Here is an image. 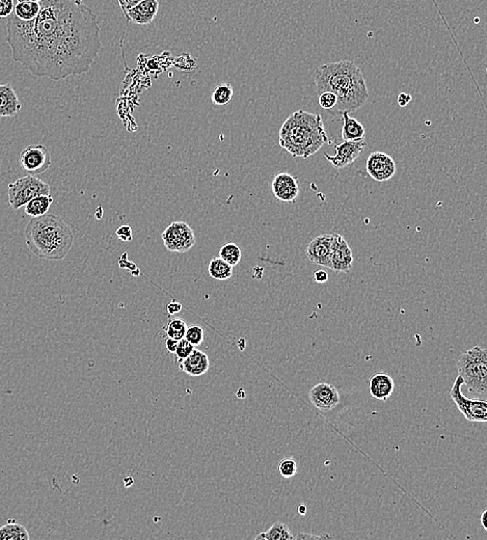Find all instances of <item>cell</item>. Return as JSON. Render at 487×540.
I'll list each match as a JSON object with an SVG mask.
<instances>
[{"instance_id": "1", "label": "cell", "mask_w": 487, "mask_h": 540, "mask_svg": "<svg viewBox=\"0 0 487 540\" xmlns=\"http://www.w3.org/2000/svg\"><path fill=\"white\" fill-rule=\"evenodd\" d=\"M40 6L33 20L8 17L13 61L34 76L54 81L87 73L103 48L97 15L74 0H42Z\"/></svg>"}, {"instance_id": "2", "label": "cell", "mask_w": 487, "mask_h": 540, "mask_svg": "<svg viewBox=\"0 0 487 540\" xmlns=\"http://www.w3.org/2000/svg\"><path fill=\"white\" fill-rule=\"evenodd\" d=\"M318 95L332 92L337 96V104L330 115L354 113L366 104L368 87L362 70L351 61H340L320 66L315 73Z\"/></svg>"}, {"instance_id": "3", "label": "cell", "mask_w": 487, "mask_h": 540, "mask_svg": "<svg viewBox=\"0 0 487 540\" xmlns=\"http://www.w3.org/2000/svg\"><path fill=\"white\" fill-rule=\"evenodd\" d=\"M24 237L31 252L45 260H63L74 243L71 227L54 214L31 218L25 229Z\"/></svg>"}, {"instance_id": "4", "label": "cell", "mask_w": 487, "mask_h": 540, "mask_svg": "<svg viewBox=\"0 0 487 540\" xmlns=\"http://www.w3.org/2000/svg\"><path fill=\"white\" fill-rule=\"evenodd\" d=\"M279 145L294 158H309L324 145H332L321 115L309 111H296L284 122L279 130Z\"/></svg>"}, {"instance_id": "5", "label": "cell", "mask_w": 487, "mask_h": 540, "mask_svg": "<svg viewBox=\"0 0 487 540\" xmlns=\"http://www.w3.org/2000/svg\"><path fill=\"white\" fill-rule=\"evenodd\" d=\"M458 375L463 379V385L472 393L480 397H486L487 394V351L480 346L461 353L457 362Z\"/></svg>"}, {"instance_id": "6", "label": "cell", "mask_w": 487, "mask_h": 540, "mask_svg": "<svg viewBox=\"0 0 487 540\" xmlns=\"http://www.w3.org/2000/svg\"><path fill=\"white\" fill-rule=\"evenodd\" d=\"M42 194H50V186L33 175L19 178L8 186V204L13 210H19L31 199Z\"/></svg>"}, {"instance_id": "7", "label": "cell", "mask_w": 487, "mask_h": 540, "mask_svg": "<svg viewBox=\"0 0 487 540\" xmlns=\"http://www.w3.org/2000/svg\"><path fill=\"white\" fill-rule=\"evenodd\" d=\"M463 379L460 375L455 378L450 395L458 411L470 422H487V400L481 398L465 397L463 393Z\"/></svg>"}, {"instance_id": "8", "label": "cell", "mask_w": 487, "mask_h": 540, "mask_svg": "<svg viewBox=\"0 0 487 540\" xmlns=\"http://www.w3.org/2000/svg\"><path fill=\"white\" fill-rule=\"evenodd\" d=\"M161 237L168 252L187 253L196 244L194 231L185 222H172Z\"/></svg>"}, {"instance_id": "9", "label": "cell", "mask_w": 487, "mask_h": 540, "mask_svg": "<svg viewBox=\"0 0 487 540\" xmlns=\"http://www.w3.org/2000/svg\"><path fill=\"white\" fill-rule=\"evenodd\" d=\"M19 164L29 175H40L50 168L52 164L50 151L44 145H29L21 152Z\"/></svg>"}, {"instance_id": "10", "label": "cell", "mask_w": 487, "mask_h": 540, "mask_svg": "<svg viewBox=\"0 0 487 540\" xmlns=\"http://www.w3.org/2000/svg\"><path fill=\"white\" fill-rule=\"evenodd\" d=\"M368 175L376 182L384 183L394 177L397 171L396 162L384 152L376 151L368 156L366 162Z\"/></svg>"}, {"instance_id": "11", "label": "cell", "mask_w": 487, "mask_h": 540, "mask_svg": "<svg viewBox=\"0 0 487 540\" xmlns=\"http://www.w3.org/2000/svg\"><path fill=\"white\" fill-rule=\"evenodd\" d=\"M333 243L334 233H324L314 238L307 248V257L310 262L330 269Z\"/></svg>"}, {"instance_id": "12", "label": "cell", "mask_w": 487, "mask_h": 540, "mask_svg": "<svg viewBox=\"0 0 487 540\" xmlns=\"http://www.w3.org/2000/svg\"><path fill=\"white\" fill-rule=\"evenodd\" d=\"M365 148H366L365 141H343V143L340 145H335L336 155L332 156L324 153V157L335 169H344L354 164L361 153L364 151Z\"/></svg>"}, {"instance_id": "13", "label": "cell", "mask_w": 487, "mask_h": 540, "mask_svg": "<svg viewBox=\"0 0 487 540\" xmlns=\"http://www.w3.org/2000/svg\"><path fill=\"white\" fill-rule=\"evenodd\" d=\"M271 190L277 200L286 203H294L300 194L298 178L291 173H277L271 183Z\"/></svg>"}, {"instance_id": "14", "label": "cell", "mask_w": 487, "mask_h": 540, "mask_svg": "<svg viewBox=\"0 0 487 540\" xmlns=\"http://www.w3.org/2000/svg\"><path fill=\"white\" fill-rule=\"evenodd\" d=\"M352 267H354V254L349 244L342 235L334 233L330 269L337 273H341V272L347 273L351 270Z\"/></svg>"}, {"instance_id": "15", "label": "cell", "mask_w": 487, "mask_h": 540, "mask_svg": "<svg viewBox=\"0 0 487 540\" xmlns=\"http://www.w3.org/2000/svg\"><path fill=\"white\" fill-rule=\"evenodd\" d=\"M312 404L321 411H330L340 404L339 391L328 383H320L314 385L309 392Z\"/></svg>"}, {"instance_id": "16", "label": "cell", "mask_w": 487, "mask_h": 540, "mask_svg": "<svg viewBox=\"0 0 487 540\" xmlns=\"http://www.w3.org/2000/svg\"><path fill=\"white\" fill-rule=\"evenodd\" d=\"M159 10L158 0H142L140 3L127 10V21L138 25H149L153 22Z\"/></svg>"}, {"instance_id": "17", "label": "cell", "mask_w": 487, "mask_h": 540, "mask_svg": "<svg viewBox=\"0 0 487 540\" xmlns=\"http://www.w3.org/2000/svg\"><path fill=\"white\" fill-rule=\"evenodd\" d=\"M395 390V381L386 372H376L369 378V392L375 399L386 402Z\"/></svg>"}, {"instance_id": "18", "label": "cell", "mask_w": 487, "mask_h": 540, "mask_svg": "<svg viewBox=\"0 0 487 540\" xmlns=\"http://www.w3.org/2000/svg\"><path fill=\"white\" fill-rule=\"evenodd\" d=\"M22 108L14 87L10 83L0 85V118H12Z\"/></svg>"}, {"instance_id": "19", "label": "cell", "mask_w": 487, "mask_h": 540, "mask_svg": "<svg viewBox=\"0 0 487 540\" xmlns=\"http://www.w3.org/2000/svg\"><path fill=\"white\" fill-rule=\"evenodd\" d=\"M180 369L190 376H202L210 368V360L203 351L194 349L182 361H179Z\"/></svg>"}, {"instance_id": "20", "label": "cell", "mask_w": 487, "mask_h": 540, "mask_svg": "<svg viewBox=\"0 0 487 540\" xmlns=\"http://www.w3.org/2000/svg\"><path fill=\"white\" fill-rule=\"evenodd\" d=\"M342 115H343V128H342L343 141H365L366 132L363 124L354 118L350 117L349 113H343Z\"/></svg>"}, {"instance_id": "21", "label": "cell", "mask_w": 487, "mask_h": 540, "mask_svg": "<svg viewBox=\"0 0 487 540\" xmlns=\"http://www.w3.org/2000/svg\"><path fill=\"white\" fill-rule=\"evenodd\" d=\"M52 203L53 197L51 194H42V196H38L36 198L31 199L23 207H24L25 214L34 218L47 214Z\"/></svg>"}, {"instance_id": "22", "label": "cell", "mask_w": 487, "mask_h": 540, "mask_svg": "<svg viewBox=\"0 0 487 540\" xmlns=\"http://www.w3.org/2000/svg\"><path fill=\"white\" fill-rule=\"evenodd\" d=\"M29 531L22 525L8 522L0 528V540H29Z\"/></svg>"}, {"instance_id": "23", "label": "cell", "mask_w": 487, "mask_h": 540, "mask_svg": "<svg viewBox=\"0 0 487 540\" xmlns=\"http://www.w3.org/2000/svg\"><path fill=\"white\" fill-rule=\"evenodd\" d=\"M256 539L291 540L294 539V537L290 532V529L284 523L275 522L268 530L257 535Z\"/></svg>"}, {"instance_id": "24", "label": "cell", "mask_w": 487, "mask_h": 540, "mask_svg": "<svg viewBox=\"0 0 487 540\" xmlns=\"http://www.w3.org/2000/svg\"><path fill=\"white\" fill-rule=\"evenodd\" d=\"M208 273L211 278L217 280H226L233 274V267L221 258H213L209 263Z\"/></svg>"}, {"instance_id": "25", "label": "cell", "mask_w": 487, "mask_h": 540, "mask_svg": "<svg viewBox=\"0 0 487 540\" xmlns=\"http://www.w3.org/2000/svg\"><path fill=\"white\" fill-rule=\"evenodd\" d=\"M40 10V2H18V4L15 6L14 14L19 20L31 21L38 16Z\"/></svg>"}, {"instance_id": "26", "label": "cell", "mask_w": 487, "mask_h": 540, "mask_svg": "<svg viewBox=\"0 0 487 540\" xmlns=\"http://www.w3.org/2000/svg\"><path fill=\"white\" fill-rule=\"evenodd\" d=\"M241 257H242V254H241L240 248L233 242L224 244L219 250V258L223 259L233 267L239 264Z\"/></svg>"}, {"instance_id": "27", "label": "cell", "mask_w": 487, "mask_h": 540, "mask_svg": "<svg viewBox=\"0 0 487 540\" xmlns=\"http://www.w3.org/2000/svg\"><path fill=\"white\" fill-rule=\"evenodd\" d=\"M234 95V90L230 83H223L217 85L211 95V101L217 106L228 104Z\"/></svg>"}, {"instance_id": "28", "label": "cell", "mask_w": 487, "mask_h": 540, "mask_svg": "<svg viewBox=\"0 0 487 540\" xmlns=\"http://www.w3.org/2000/svg\"><path fill=\"white\" fill-rule=\"evenodd\" d=\"M166 335L168 338L175 339V340L180 341L185 337V333H187V325L182 319H173L166 325Z\"/></svg>"}, {"instance_id": "29", "label": "cell", "mask_w": 487, "mask_h": 540, "mask_svg": "<svg viewBox=\"0 0 487 540\" xmlns=\"http://www.w3.org/2000/svg\"><path fill=\"white\" fill-rule=\"evenodd\" d=\"M184 339L188 342L191 343L194 347L198 346L204 342V329L198 325H191V327H187Z\"/></svg>"}, {"instance_id": "30", "label": "cell", "mask_w": 487, "mask_h": 540, "mask_svg": "<svg viewBox=\"0 0 487 540\" xmlns=\"http://www.w3.org/2000/svg\"><path fill=\"white\" fill-rule=\"evenodd\" d=\"M277 469L284 478H292L298 473V464L293 458H284L279 462Z\"/></svg>"}, {"instance_id": "31", "label": "cell", "mask_w": 487, "mask_h": 540, "mask_svg": "<svg viewBox=\"0 0 487 540\" xmlns=\"http://www.w3.org/2000/svg\"><path fill=\"white\" fill-rule=\"evenodd\" d=\"M321 108L326 109V111H332L337 104V96L332 92H324V93L319 94V99H318Z\"/></svg>"}, {"instance_id": "32", "label": "cell", "mask_w": 487, "mask_h": 540, "mask_svg": "<svg viewBox=\"0 0 487 540\" xmlns=\"http://www.w3.org/2000/svg\"><path fill=\"white\" fill-rule=\"evenodd\" d=\"M194 346L191 343L188 342L185 339H182V340L178 342V346H177L176 351H175V355H177L179 361H182L194 351Z\"/></svg>"}, {"instance_id": "33", "label": "cell", "mask_w": 487, "mask_h": 540, "mask_svg": "<svg viewBox=\"0 0 487 540\" xmlns=\"http://www.w3.org/2000/svg\"><path fill=\"white\" fill-rule=\"evenodd\" d=\"M15 0H0V19H6L13 14Z\"/></svg>"}, {"instance_id": "34", "label": "cell", "mask_w": 487, "mask_h": 540, "mask_svg": "<svg viewBox=\"0 0 487 540\" xmlns=\"http://www.w3.org/2000/svg\"><path fill=\"white\" fill-rule=\"evenodd\" d=\"M115 233L122 241H131L132 240V229L128 225L119 227Z\"/></svg>"}, {"instance_id": "35", "label": "cell", "mask_w": 487, "mask_h": 540, "mask_svg": "<svg viewBox=\"0 0 487 540\" xmlns=\"http://www.w3.org/2000/svg\"><path fill=\"white\" fill-rule=\"evenodd\" d=\"M140 1H142V0H119V3L126 17L127 10L133 8V6H136V4L140 3Z\"/></svg>"}, {"instance_id": "36", "label": "cell", "mask_w": 487, "mask_h": 540, "mask_svg": "<svg viewBox=\"0 0 487 540\" xmlns=\"http://www.w3.org/2000/svg\"><path fill=\"white\" fill-rule=\"evenodd\" d=\"M314 280H315L316 283H319V284H324V283L328 282V272L321 269L317 270V271H315V273H314Z\"/></svg>"}, {"instance_id": "37", "label": "cell", "mask_w": 487, "mask_h": 540, "mask_svg": "<svg viewBox=\"0 0 487 540\" xmlns=\"http://www.w3.org/2000/svg\"><path fill=\"white\" fill-rule=\"evenodd\" d=\"M411 101H412V96L409 95V94H407V93L399 94L398 99H397V102H398L399 106L400 107L407 106V105L409 104V103Z\"/></svg>"}, {"instance_id": "38", "label": "cell", "mask_w": 487, "mask_h": 540, "mask_svg": "<svg viewBox=\"0 0 487 540\" xmlns=\"http://www.w3.org/2000/svg\"><path fill=\"white\" fill-rule=\"evenodd\" d=\"M182 310V304L178 303V301H173L172 303L168 304V312L170 315L177 314Z\"/></svg>"}, {"instance_id": "39", "label": "cell", "mask_w": 487, "mask_h": 540, "mask_svg": "<svg viewBox=\"0 0 487 540\" xmlns=\"http://www.w3.org/2000/svg\"><path fill=\"white\" fill-rule=\"evenodd\" d=\"M179 341L175 340V339L168 338L166 340V346L168 353H175L177 346H178Z\"/></svg>"}, {"instance_id": "40", "label": "cell", "mask_w": 487, "mask_h": 540, "mask_svg": "<svg viewBox=\"0 0 487 540\" xmlns=\"http://www.w3.org/2000/svg\"><path fill=\"white\" fill-rule=\"evenodd\" d=\"M330 535H313V534H298V537H294V539H330Z\"/></svg>"}, {"instance_id": "41", "label": "cell", "mask_w": 487, "mask_h": 540, "mask_svg": "<svg viewBox=\"0 0 487 540\" xmlns=\"http://www.w3.org/2000/svg\"><path fill=\"white\" fill-rule=\"evenodd\" d=\"M486 518H487V510H484V511L482 512L481 516H480V522H481L482 527H484V529L486 531H487Z\"/></svg>"}, {"instance_id": "42", "label": "cell", "mask_w": 487, "mask_h": 540, "mask_svg": "<svg viewBox=\"0 0 487 540\" xmlns=\"http://www.w3.org/2000/svg\"><path fill=\"white\" fill-rule=\"evenodd\" d=\"M298 513L300 514V516H305V513H307V505H305V504L298 505Z\"/></svg>"}, {"instance_id": "43", "label": "cell", "mask_w": 487, "mask_h": 540, "mask_svg": "<svg viewBox=\"0 0 487 540\" xmlns=\"http://www.w3.org/2000/svg\"><path fill=\"white\" fill-rule=\"evenodd\" d=\"M124 482H125L126 488H129V486H131L132 484H133L134 481L131 477H128V478H125V480H124Z\"/></svg>"}, {"instance_id": "44", "label": "cell", "mask_w": 487, "mask_h": 540, "mask_svg": "<svg viewBox=\"0 0 487 540\" xmlns=\"http://www.w3.org/2000/svg\"><path fill=\"white\" fill-rule=\"evenodd\" d=\"M18 2H27V1H33V2H41L42 0H17Z\"/></svg>"}, {"instance_id": "45", "label": "cell", "mask_w": 487, "mask_h": 540, "mask_svg": "<svg viewBox=\"0 0 487 540\" xmlns=\"http://www.w3.org/2000/svg\"><path fill=\"white\" fill-rule=\"evenodd\" d=\"M77 4H82V0H74ZM119 1V0H117Z\"/></svg>"}]
</instances>
